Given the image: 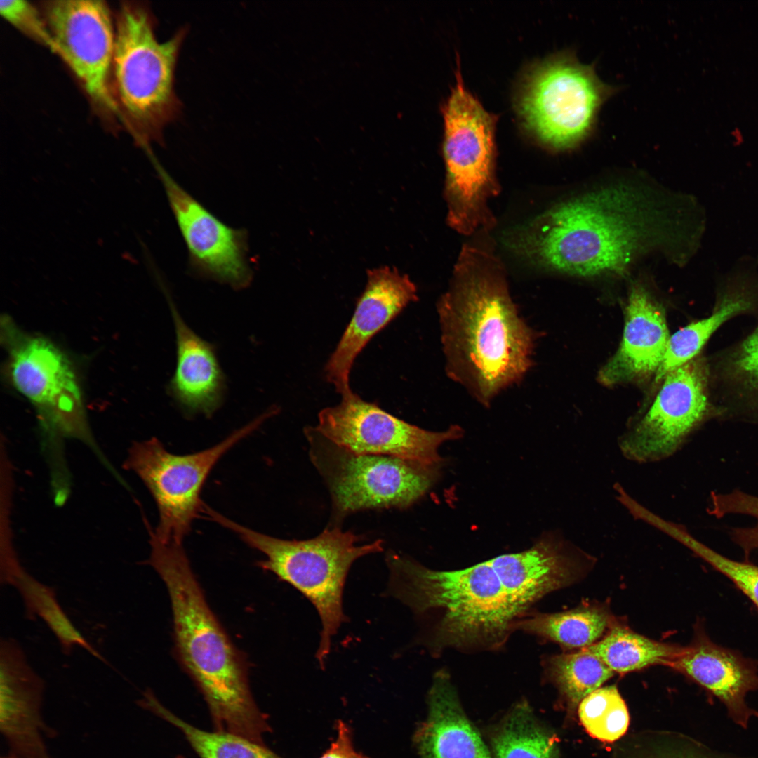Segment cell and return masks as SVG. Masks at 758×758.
<instances>
[{
	"label": "cell",
	"mask_w": 758,
	"mask_h": 758,
	"mask_svg": "<svg viewBox=\"0 0 758 758\" xmlns=\"http://www.w3.org/2000/svg\"><path fill=\"white\" fill-rule=\"evenodd\" d=\"M700 208L639 173L599 178L505 232L502 243L545 270L580 278L625 275L660 255L686 264L703 231Z\"/></svg>",
	"instance_id": "cell-1"
},
{
	"label": "cell",
	"mask_w": 758,
	"mask_h": 758,
	"mask_svg": "<svg viewBox=\"0 0 758 758\" xmlns=\"http://www.w3.org/2000/svg\"><path fill=\"white\" fill-rule=\"evenodd\" d=\"M447 377L488 408L533 366L538 333L521 316L503 263L465 245L437 303Z\"/></svg>",
	"instance_id": "cell-2"
},
{
	"label": "cell",
	"mask_w": 758,
	"mask_h": 758,
	"mask_svg": "<svg viewBox=\"0 0 758 758\" xmlns=\"http://www.w3.org/2000/svg\"><path fill=\"white\" fill-rule=\"evenodd\" d=\"M149 536L147 563L168 592L175 652L207 704L214 730L265 744L272 729L253 699L245 660L208 606L182 543Z\"/></svg>",
	"instance_id": "cell-3"
},
{
	"label": "cell",
	"mask_w": 758,
	"mask_h": 758,
	"mask_svg": "<svg viewBox=\"0 0 758 758\" xmlns=\"http://www.w3.org/2000/svg\"><path fill=\"white\" fill-rule=\"evenodd\" d=\"M390 594L416 613L437 612L432 647L495 649L527 607L490 559L455 571L429 569L391 553Z\"/></svg>",
	"instance_id": "cell-4"
},
{
	"label": "cell",
	"mask_w": 758,
	"mask_h": 758,
	"mask_svg": "<svg viewBox=\"0 0 758 758\" xmlns=\"http://www.w3.org/2000/svg\"><path fill=\"white\" fill-rule=\"evenodd\" d=\"M203 512L262 552L265 559L258 562L260 568L291 585L312 602L322 625L316 658L324 668L331 639L347 620L343 594L350 566L359 557L383 551V540L357 545L360 536L331 526L309 540H283L240 525L206 505Z\"/></svg>",
	"instance_id": "cell-5"
},
{
	"label": "cell",
	"mask_w": 758,
	"mask_h": 758,
	"mask_svg": "<svg viewBox=\"0 0 758 758\" xmlns=\"http://www.w3.org/2000/svg\"><path fill=\"white\" fill-rule=\"evenodd\" d=\"M447 222L461 234L495 223L489 200L499 192L495 173V118L467 90L457 74L443 108Z\"/></svg>",
	"instance_id": "cell-6"
},
{
	"label": "cell",
	"mask_w": 758,
	"mask_h": 758,
	"mask_svg": "<svg viewBox=\"0 0 758 758\" xmlns=\"http://www.w3.org/2000/svg\"><path fill=\"white\" fill-rule=\"evenodd\" d=\"M186 34L182 28L160 42L144 8L124 6L119 13L113 59L116 86L122 105L145 137L158 138L180 114L175 72Z\"/></svg>",
	"instance_id": "cell-7"
},
{
	"label": "cell",
	"mask_w": 758,
	"mask_h": 758,
	"mask_svg": "<svg viewBox=\"0 0 758 758\" xmlns=\"http://www.w3.org/2000/svg\"><path fill=\"white\" fill-rule=\"evenodd\" d=\"M618 88L602 81L594 63H581L572 50L536 65L519 101L526 128L545 146L574 148L594 132L602 105Z\"/></svg>",
	"instance_id": "cell-8"
},
{
	"label": "cell",
	"mask_w": 758,
	"mask_h": 758,
	"mask_svg": "<svg viewBox=\"0 0 758 758\" xmlns=\"http://www.w3.org/2000/svg\"><path fill=\"white\" fill-rule=\"evenodd\" d=\"M305 433L312 462L331 496V527H338L345 517L357 511L408 507L432 485L433 467L392 456L350 452L314 427Z\"/></svg>",
	"instance_id": "cell-9"
},
{
	"label": "cell",
	"mask_w": 758,
	"mask_h": 758,
	"mask_svg": "<svg viewBox=\"0 0 758 758\" xmlns=\"http://www.w3.org/2000/svg\"><path fill=\"white\" fill-rule=\"evenodd\" d=\"M275 412L270 409L219 444L192 454L171 453L156 438L133 444L124 466L140 477L156 502L159 523L149 533L163 542L182 543L201 513L200 494L214 465Z\"/></svg>",
	"instance_id": "cell-10"
},
{
	"label": "cell",
	"mask_w": 758,
	"mask_h": 758,
	"mask_svg": "<svg viewBox=\"0 0 758 758\" xmlns=\"http://www.w3.org/2000/svg\"><path fill=\"white\" fill-rule=\"evenodd\" d=\"M651 406L619 441L623 455L639 463L674 454L697 428L718 419L710 385L707 356L700 354L669 372Z\"/></svg>",
	"instance_id": "cell-11"
},
{
	"label": "cell",
	"mask_w": 758,
	"mask_h": 758,
	"mask_svg": "<svg viewBox=\"0 0 758 758\" xmlns=\"http://www.w3.org/2000/svg\"><path fill=\"white\" fill-rule=\"evenodd\" d=\"M314 429L324 437L357 454L387 456L433 467L441 460L439 446L460 437L458 425L432 432L401 420L375 403L352 394L340 403L321 410Z\"/></svg>",
	"instance_id": "cell-12"
},
{
	"label": "cell",
	"mask_w": 758,
	"mask_h": 758,
	"mask_svg": "<svg viewBox=\"0 0 758 758\" xmlns=\"http://www.w3.org/2000/svg\"><path fill=\"white\" fill-rule=\"evenodd\" d=\"M14 387L36 408L45 422L63 434L88 435L76 375L65 354L42 337H28L5 325Z\"/></svg>",
	"instance_id": "cell-13"
},
{
	"label": "cell",
	"mask_w": 758,
	"mask_h": 758,
	"mask_svg": "<svg viewBox=\"0 0 758 758\" xmlns=\"http://www.w3.org/2000/svg\"><path fill=\"white\" fill-rule=\"evenodd\" d=\"M44 13L56 53L96 105L116 112L109 89L115 27L108 6L102 1L59 0L48 2Z\"/></svg>",
	"instance_id": "cell-14"
},
{
	"label": "cell",
	"mask_w": 758,
	"mask_h": 758,
	"mask_svg": "<svg viewBox=\"0 0 758 758\" xmlns=\"http://www.w3.org/2000/svg\"><path fill=\"white\" fill-rule=\"evenodd\" d=\"M171 208L199 274L235 289L249 285L246 232L223 223L187 192L160 166H156Z\"/></svg>",
	"instance_id": "cell-15"
},
{
	"label": "cell",
	"mask_w": 758,
	"mask_h": 758,
	"mask_svg": "<svg viewBox=\"0 0 758 758\" xmlns=\"http://www.w3.org/2000/svg\"><path fill=\"white\" fill-rule=\"evenodd\" d=\"M43 679L12 639L0 644V731L11 752L21 758H53L46 738L56 736L42 715Z\"/></svg>",
	"instance_id": "cell-16"
},
{
	"label": "cell",
	"mask_w": 758,
	"mask_h": 758,
	"mask_svg": "<svg viewBox=\"0 0 758 758\" xmlns=\"http://www.w3.org/2000/svg\"><path fill=\"white\" fill-rule=\"evenodd\" d=\"M367 278L353 316L324 370L328 382L342 397L353 392L350 373L357 355L376 333L418 298L414 283L394 267L368 270Z\"/></svg>",
	"instance_id": "cell-17"
},
{
	"label": "cell",
	"mask_w": 758,
	"mask_h": 758,
	"mask_svg": "<svg viewBox=\"0 0 758 758\" xmlns=\"http://www.w3.org/2000/svg\"><path fill=\"white\" fill-rule=\"evenodd\" d=\"M670 667L685 674L717 698L733 721L746 728L757 712L746 703L747 694L758 691V665L740 653L713 641L697 625L691 642L681 646Z\"/></svg>",
	"instance_id": "cell-18"
},
{
	"label": "cell",
	"mask_w": 758,
	"mask_h": 758,
	"mask_svg": "<svg viewBox=\"0 0 758 758\" xmlns=\"http://www.w3.org/2000/svg\"><path fill=\"white\" fill-rule=\"evenodd\" d=\"M670 338L662 305L641 284L630 290L623 339L599 373L601 384L641 382L659 369Z\"/></svg>",
	"instance_id": "cell-19"
},
{
	"label": "cell",
	"mask_w": 758,
	"mask_h": 758,
	"mask_svg": "<svg viewBox=\"0 0 758 758\" xmlns=\"http://www.w3.org/2000/svg\"><path fill=\"white\" fill-rule=\"evenodd\" d=\"M413 741L420 758H491L444 671L434 677L427 717L416 729Z\"/></svg>",
	"instance_id": "cell-20"
},
{
	"label": "cell",
	"mask_w": 758,
	"mask_h": 758,
	"mask_svg": "<svg viewBox=\"0 0 758 758\" xmlns=\"http://www.w3.org/2000/svg\"><path fill=\"white\" fill-rule=\"evenodd\" d=\"M707 361L719 419L758 424V320L743 337L707 356Z\"/></svg>",
	"instance_id": "cell-21"
},
{
	"label": "cell",
	"mask_w": 758,
	"mask_h": 758,
	"mask_svg": "<svg viewBox=\"0 0 758 758\" xmlns=\"http://www.w3.org/2000/svg\"><path fill=\"white\" fill-rule=\"evenodd\" d=\"M169 304L177 344V363L170 391L187 413L211 415L220 405L225 390L215 349L187 325L171 301Z\"/></svg>",
	"instance_id": "cell-22"
},
{
	"label": "cell",
	"mask_w": 758,
	"mask_h": 758,
	"mask_svg": "<svg viewBox=\"0 0 758 758\" xmlns=\"http://www.w3.org/2000/svg\"><path fill=\"white\" fill-rule=\"evenodd\" d=\"M138 705L175 726L200 758H283L265 744L225 731H207L193 726L167 709L150 689Z\"/></svg>",
	"instance_id": "cell-23"
},
{
	"label": "cell",
	"mask_w": 758,
	"mask_h": 758,
	"mask_svg": "<svg viewBox=\"0 0 758 758\" xmlns=\"http://www.w3.org/2000/svg\"><path fill=\"white\" fill-rule=\"evenodd\" d=\"M610 618L597 607H580L555 613H537L518 620L516 629L557 642L567 648H586L605 631Z\"/></svg>",
	"instance_id": "cell-24"
},
{
	"label": "cell",
	"mask_w": 758,
	"mask_h": 758,
	"mask_svg": "<svg viewBox=\"0 0 758 758\" xmlns=\"http://www.w3.org/2000/svg\"><path fill=\"white\" fill-rule=\"evenodd\" d=\"M585 649L613 672L626 673L655 664L669 666L681 646L658 642L617 627L601 641Z\"/></svg>",
	"instance_id": "cell-25"
},
{
	"label": "cell",
	"mask_w": 758,
	"mask_h": 758,
	"mask_svg": "<svg viewBox=\"0 0 758 758\" xmlns=\"http://www.w3.org/2000/svg\"><path fill=\"white\" fill-rule=\"evenodd\" d=\"M8 584L15 586L21 594L27 617L41 618L55 635L63 653L69 654L74 646H79L105 662L69 620L51 587L36 580L21 566L13 573Z\"/></svg>",
	"instance_id": "cell-26"
},
{
	"label": "cell",
	"mask_w": 758,
	"mask_h": 758,
	"mask_svg": "<svg viewBox=\"0 0 758 758\" xmlns=\"http://www.w3.org/2000/svg\"><path fill=\"white\" fill-rule=\"evenodd\" d=\"M494 758H559L557 742L526 703L514 707L492 736Z\"/></svg>",
	"instance_id": "cell-27"
},
{
	"label": "cell",
	"mask_w": 758,
	"mask_h": 758,
	"mask_svg": "<svg viewBox=\"0 0 758 758\" xmlns=\"http://www.w3.org/2000/svg\"><path fill=\"white\" fill-rule=\"evenodd\" d=\"M547 671L562 694L573 706L600 688L613 672L597 656L582 649L573 653L551 657Z\"/></svg>",
	"instance_id": "cell-28"
},
{
	"label": "cell",
	"mask_w": 758,
	"mask_h": 758,
	"mask_svg": "<svg viewBox=\"0 0 758 758\" xmlns=\"http://www.w3.org/2000/svg\"><path fill=\"white\" fill-rule=\"evenodd\" d=\"M580 720L587 733L604 742L623 736L629 725L627 706L616 686L600 687L578 705Z\"/></svg>",
	"instance_id": "cell-29"
},
{
	"label": "cell",
	"mask_w": 758,
	"mask_h": 758,
	"mask_svg": "<svg viewBox=\"0 0 758 758\" xmlns=\"http://www.w3.org/2000/svg\"><path fill=\"white\" fill-rule=\"evenodd\" d=\"M665 532L726 576L758 609V565L733 560L718 553L696 539L680 525L671 523Z\"/></svg>",
	"instance_id": "cell-30"
},
{
	"label": "cell",
	"mask_w": 758,
	"mask_h": 758,
	"mask_svg": "<svg viewBox=\"0 0 758 758\" xmlns=\"http://www.w3.org/2000/svg\"><path fill=\"white\" fill-rule=\"evenodd\" d=\"M0 13L16 29L56 53L45 18L30 3L23 0L1 1Z\"/></svg>",
	"instance_id": "cell-31"
},
{
	"label": "cell",
	"mask_w": 758,
	"mask_h": 758,
	"mask_svg": "<svg viewBox=\"0 0 758 758\" xmlns=\"http://www.w3.org/2000/svg\"><path fill=\"white\" fill-rule=\"evenodd\" d=\"M335 730L334 739L319 758H371L357 750L353 730L348 723L338 719Z\"/></svg>",
	"instance_id": "cell-32"
},
{
	"label": "cell",
	"mask_w": 758,
	"mask_h": 758,
	"mask_svg": "<svg viewBox=\"0 0 758 758\" xmlns=\"http://www.w3.org/2000/svg\"><path fill=\"white\" fill-rule=\"evenodd\" d=\"M1 758H21V757L18 756L17 754L11 752H9L6 755L2 756Z\"/></svg>",
	"instance_id": "cell-33"
},
{
	"label": "cell",
	"mask_w": 758,
	"mask_h": 758,
	"mask_svg": "<svg viewBox=\"0 0 758 758\" xmlns=\"http://www.w3.org/2000/svg\"><path fill=\"white\" fill-rule=\"evenodd\" d=\"M665 758H695V757H686V756H679V757H665Z\"/></svg>",
	"instance_id": "cell-34"
},
{
	"label": "cell",
	"mask_w": 758,
	"mask_h": 758,
	"mask_svg": "<svg viewBox=\"0 0 758 758\" xmlns=\"http://www.w3.org/2000/svg\"><path fill=\"white\" fill-rule=\"evenodd\" d=\"M176 758H185V757H182V756H178V757H177Z\"/></svg>",
	"instance_id": "cell-35"
}]
</instances>
